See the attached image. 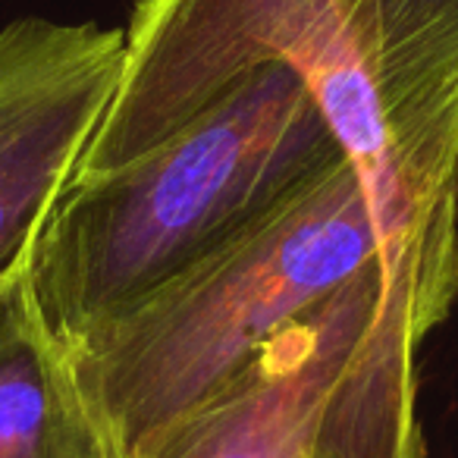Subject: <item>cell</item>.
Returning a JSON list of instances; mask_svg holds the SVG:
<instances>
[{
  "mask_svg": "<svg viewBox=\"0 0 458 458\" xmlns=\"http://www.w3.org/2000/svg\"><path fill=\"white\" fill-rule=\"evenodd\" d=\"M70 458H132L123 449L120 439L114 437V430L104 424L101 414L82 399V393H79L76 402V427H72Z\"/></svg>",
  "mask_w": 458,
  "mask_h": 458,
  "instance_id": "52a82bcc",
  "label": "cell"
},
{
  "mask_svg": "<svg viewBox=\"0 0 458 458\" xmlns=\"http://www.w3.org/2000/svg\"><path fill=\"white\" fill-rule=\"evenodd\" d=\"M377 258L386 255L368 189L343 157L182 274L64 343L72 380L123 449L145 458L276 333Z\"/></svg>",
  "mask_w": 458,
  "mask_h": 458,
  "instance_id": "3957f363",
  "label": "cell"
},
{
  "mask_svg": "<svg viewBox=\"0 0 458 458\" xmlns=\"http://www.w3.org/2000/svg\"><path fill=\"white\" fill-rule=\"evenodd\" d=\"M449 311L418 270L377 258L145 458H420L414 358Z\"/></svg>",
  "mask_w": 458,
  "mask_h": 458,
  "instance_id": "277c9868",
  "label": "cell"
},
{
  "mask_svg": "<svg viewBox=\"0 0 458 458\" xmlns=\"http://www.w3.org/2000/svg\"><path fill=\"white\" fill-rule=\"evenodd\" d=\"M449 245H452V270H455V283H458V157L449 182Z\"/></svg>",
  "mask_w": 458,
  "mask_h": 458,
  "instance_id": "ba28073f",
  "label": "cell"
},
{
  "mask_svg": "<svg viewBox=\"0 0 458 458\" xmlns=\"http://www.w3.org/2000/svg\"><path fill=\"white\" fill-rule=\"evenodd\" d=\"M343 157L299 70H251L157 145L64 191L29 251L47 327L79 339Z\"/></svg>",
  "mask_w": 458,
  "mask_h": 458,
  "instance_id": "7a4b0ae2",
  "label": "cell"
},
{
  "mask_svg": "<svg viewBox=\"0 0 458 458\" xmlns=\"http://www.w3.org/2000/svg\"><path fill=\"white\" fill-rule=\"evenodd\" d=\"M79 389L29 261L0 283V458H70Z\"/></svg>",
  "mask_w": 458,
  "mask_h": 458,
  "instance_id": "8992f818",
  "label": "cell"
},
{
  "mask_svg": "<svg viewBox=\"0 0 458 458\" xmlns=\"http://www.w3.org/2000/svg\"><path fill=\"white\" fill-rule=\"evenodd\" d=\"M126 32L22 16L0 29V283L76 182L116 95Z\"/></svg>",
  "mask_w": 458,
  "mask_h": 458,
  "instance_id": "5b68a950",
  "label": "cell"
},
{
  "mask_svg": "<svg viewBox=\"0 0 458 458\" xmlns=\"http://www.w3.org/2000/svg\"><path fill=\"white\" fill-rule=\"evenodd\" d=\"M274 60L311 85L361 173L389 267L458 299V0H139L120 85L79 176L148 151Z\"/></svg>",
  "mask_w": 458,
  "mask_h": 458,
  "instance_id": "6da1fadb",
  "label": "cell"
}]
</instances>
